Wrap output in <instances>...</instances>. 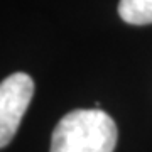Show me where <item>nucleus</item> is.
<instances>
[{
	"instance_id": "nucleus-1",
	"label": "nucleus",
	"mask_w": 152,
	"mask_h": 152,
	"mask_svg": "<svg viewBox=\"0 0 152 152\" xmlns=\"http://www.w3.org/2000/svg\"><path fill=\"white\" fill-rule=\"evenodd\" d=\"M118 139L113 118L102 108L66 113L51 137V152H113Z\"/></svg>"
},
{
	"instance_id": "nucleus-2",
	"label": "nucleus",
	"mask_w": 152,
	"mask_h": 152,
	"mask_svg": "<svg viewBox=\"0 0 152 152\" xmlns=\"http://www.w3.org/2000/svg\"><path fill=\"white\" fill-rule=\"evenodd\" d=\"M34 96L27 73H14L0 83V149L10 144Z\"/></svg>"
},
{
	"instance_id": "nucleus-3",
	"label": "nucleus",
	"mask_w": 152,
	"mask_h": 152,
	"mask_svg": "<svg viewBox=\"0 0 152 152\" xmlns=\"http://www.w3.org/2000/svg\"><path fill=\"white\" fill-rule=\"evenodd\" d=\"M118 15L132 26L152 24V0H120Z\"/></svg>"
}]
</instances>
